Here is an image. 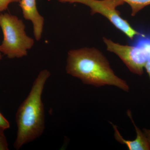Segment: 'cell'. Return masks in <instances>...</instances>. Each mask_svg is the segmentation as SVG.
Segmentation results:
<instances>
[{"mask_svg": "<svg viewBox=\"0 0 150 150\" xmlns=\"http://www.w3.org/2000/svg\"><path fill=\"white\" fill-rule=\"evenodd\" d=\"M68 74L84 84L96 87L112 86L129 92L126 81L115 74L107 58L97 48L84 47L68 52L66 67Z\"/></svg>", "mask_w": 150, "mask_h": 150, "instance_id": "1", "label": "cell"}, {"mask_svg": "<svg viewBox=\"0 0 150 150\" xmlns=\"http://www.w3.org/2000/svg\"><path fill=\"white\" fill-rule=\"evenodd\" d=\"M51 76L48 70L41 71L35 79L27 98L16 114L17 133L14 147L18 150L42 135L45 129V113L42 95L46 81Z\"/></svg>", "mask_w": 150, "mask_h": 150, "instance_id": "2", "label": "cell"}, {"mask_svg": "<svg viewBox=\"0 0 150 150\" xmlns=\"http://www.w3.org/2000/svg\"><path fill=\"white\" fill-rule=\"evenodd\" d=\"M0 27L4 35L0 45L1 52L10 59L27 56L28 51L32 48L34 41L26 34L22 20L10 14L1 13Z\"/></svg>", "mask_w": 150, "mask_h": 150, "instance_id": "3", "label": "cell"}, {"mask_svg": "<svg viewBox=\"0 0 150 150\" xmlns=\"http://www.w3.org/2000/svg\"><path fill=\"white\" fill-rule=\"evenodd\" d=\"M61 3H80L88 6L91 9V15L99 13L105 17L116 28L130 38L133 39L141 33L134 29L129 22L122 18L121 13L116 9L124 4L122 0H57Z\"/></svg>", "mask_w": 150, "mask_h": 150, "instance_id": "4", "label": "cell"}, {"mask_svg": "<svg viewBox=\"0 0 150 150\" xmlns=\"http://www.w3.org/2000/svg\"><path fill=\"white\" fill-rule=\"evenodd\" d=\"M103 39L108 51L117 55L131 72L139 76L143 74L149 57L142 46L137 43L135 46L121 45L104 37Z\"/></svg>", "mask_w": 150, "mask_h": 150, "instance_id": "5", "label": "cell"}, {"mask_svg": "<svg viewBox=\"0 0 150 150\" xmlns=\"http://www.w3.org/2000/svg\"><path fill=\"white\" fill-rule=\"evenodd\" d=\"M19 6L25 20L31 21L35 40H40L43 33L44 19L38 12L36 0H21Z\"/></svg>", "mask_w": 150, "mask_h": 150, "instance_id": "6", "label": "cell"}, {"mask_svg": "<svg viewBox=\"0 0 150 150\" xmlns=\"http://www.w3.org/2000/svg\"><path fill=\"white\" fill-rule=\"evenodd\" d=\"M126 113L135 128L137 134L136 139L134 140L136 150H150V144L143 130L142 131L135 123L131 110H128Z\"/></svg>", "mask_w": 150, "mask_h": 150, "instance_id": "7", "label": "cell"}, {"mask_svg": "<svg viewBox=\"0 0 150 150\" xmlns=\"http://www.w3.org/2000/svg\"><path fill=\"white\" fill-rule=\"evenodd\" d=\"M131 6V16H135L144 8L150 5V0H122Z\"/></svg>", "mask_w": 150, "mask_h": 150, "instance_id": "8", "label": "cell"}, {"mask_svg": "<svg viewBox=\"0 0 150 150\" xmlns=\"http://www.w3.org/2000/svg\"><path fill=\"white\" fill-rule=\"evenodd\" d=\"M140 38L137 41V44L142 46L144 49L149 57L150 60V38L146 37L144 34L140 35ZM148 60V61H149Z\"/></svg>", "mask_w": 150, "mask_h": 150, "instance_id": "9", "label": "cell"}, {"mask_svg": "<svg viewBox=\"0 0 150 150\" xmlns=\"http://www.w3.org/2000/svg\"><path fill=\"white\" fill-rule=\"evenodd\" d=\"M4 131L0 130V150H8V144Z\"/></svg>", "mask_w": 150, "mask_h": 150, "instance_id": "10", "label": "cell"}, {"mask_svg": "<svg viewBox=\"0 0 150 150\" xmlns=\"http://www.w3.org/2000/svg\"><path fill=\"white\" fill-rule=\"evenodd\" d=\"M21 0H0V14L6 10L11 3L19 2Z\"/></svg>", "mask_w": 150, "mask_h": 150, "instance_id": "11", "label": "cell"}, {"mask_svg": "<svg viewBox=\"0 0 150 150\" xmlns=\"http://www.w3.org/2000/svg\"><path fill=\"white\" fill-rule=\"evenodd\" d=\"M10 126V125L8 121L0 112V130L4 131L9 128Z\"/></svg>", "mask_w": 150, "mask_h": 150, "instance_id": "12", "label": "cell"}, {"mask_svg": "<svg viewBox=\"0 0 150 150\" xmlns=\"http://www.w3.org/2000/svg\"><path fill=\"white\" fill-rule=\"evenodd\" d=\"M144 69L146 71L150 80V60L147 61L144 66Z\"/></svg>", "mask_w": 150, "mask_h": 150, "instance_id": "13", "label": "cell"}, {"mask_svg": "<svg viewBox=\"0 0 150 150\" xmlns=\"http://www.w3.org/2000/svg\"><path fill=\"white\" fill-rule=\"evenodd\" d=\"M143 131H144L146 137L147 138L148 141L150 144V129L144 128L143 129Z\"/></svg>", "mask_w": 150, "mask_h": 150, "instance_id": "14", "label": "cell"}, {"mask_svg": "<svg viewBox=\"0 0 150 150\" xmlns=\"http://www.w3.org/2000/svg\"><path fill=\"white\" fill-rule=\"evenodd\" d=\"M2 58V56L1 55V52L0 51V60H1Z\"/></svg>", "mask_w": 150, "mask_h": 150, "instance_id": "15", "label": "cell"}]
</instances>
